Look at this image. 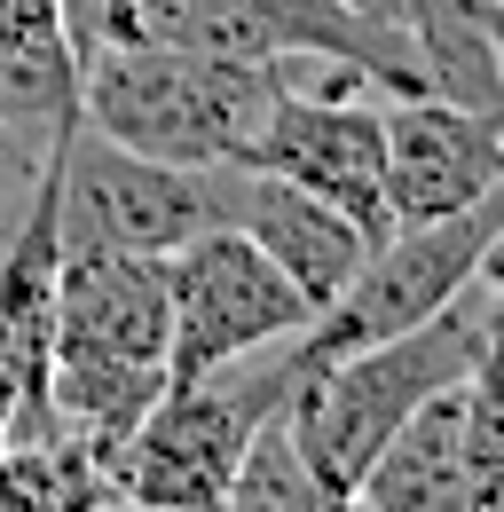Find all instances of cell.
<instances>
[{
    "instance_id": "8",
    "label": "cell",
    "mask_w": 504,
    "mask_h": 512,
    "mask_svg": "<svg viewBox=\"0 0 504 512\" xmlns=\"http://www.w3.org/2000/svg\"><path fill=\"white\" fill-rule=\"evenodd\" d=\"M229 221L300 284V300H308L315 316H323V308L355 284V268L378 253L339 205L292 190V182H276V174H252V166H237V213H229Z\"/></svg>"
},
{
    "instance_id": "16",
    "label": "cell",
    "mask_w": 504,
    "mask_h": 512,
    "mask_svg": "<svg viewBox=\"0 0 504 512\" xmlns=\"http://www.w3.org/2000/svg\"><path fill=\"white\" fill-rule=\"evenodd\" d=\"M16 434H24V394H16V379L0 371V449L16 442Z\"/></svg>"
},
{
    "instance_id": "3",
    "label": "cell",
    "mask_w": 504,
    "mask_h": 512,
    "mask_svg": "<svg viewBox=\"0 0 504 512\" xmlns=\"http://www.w3.org/2000/svg\"><path fill=\"white\" fill-rule=\"evenodd\" d=\"M284 394H292V339L166 386L111 457V497L142 512H221L245 442Z\"/></svg>"
},
{
    "instance_id": "1",
    "label": "cell",
    "mask_w": 504,
    "mask_h": 512,
    "mask_svg": "<svg viewBox=\"0 0 504 512\" xmlns=\"http://www.w3.org/2000/svg\"><path fill=\"white\" fill-rule=\"evenodd\" d=\"M284 71L252 56L174 48V40H111L79 64V119L142 158L174 166H237Z\"/></svg>"
},
{
    "instance_id": "9",
    "label": "cell",
    "mask_w": 504,
    "mask_h": 512,
    "mask_svg": "<svg viewBox=\"0 0 504 512\" xmlns=\"http://www.w3.org/2000/svg\"><path fill=\"white\" fill-rule=\"evenodd\" d=\"M473 379V371H465ZM465 379L426 394L363 465L355 505L363 512H465L473 465H465Z\"/></svg>"
},
{
    "instance_id": "6",
    "label": "cell",
    "mask_w": 504,
    "mask_h": 512,
    "mask_svg": "<svg viewBox=\"0 0 504 512\" xmlns=\"http://www.w3.org/2000/svg\"><path fill=\"white\" fill-rule=\"evenodd\" d=\"M252 174H276L292 190L339 205L371 245L394 237V205H386V134H378L371 95H300L276 87V103L260 111L245 158Z\"/></svg>"
},
{
    "instance_id": "14",
    "label": "cell",
    "mask_w": 504,
    "mask_h": 512,
    "mask_svg": "<svg viewBox=\"0 0 504 512\" xmlns=\"http://www.w3.org/2000/svg\"><path fill=\"white\" fill-rule=\"evenodd\" d=\"M48 150H56V142H32V134L0 127V205H24V197L40 190V166H48Z\"/></svg>"
},
{
    "instance_id": "2",
    "label": "cell",
    "mask_w": 504,
    "mask_h": 512,
    "mask_svg": "<svg viewBox=\"0 0 504 512\" xmlns=\"http://www.w3.org/2000/svg\"><path fill=\"white\" fill-rule=\"evenodd\" d=\"M481 363V292L465 284L434 323L394 331L378 347L331 355V363H292V394H284V426L308 449V465L355 497L363 465L378 457V442L441 386H457Z\"/></svg>"
},
{
    "instance_id": "15",
    "label": "cell",
    "mask_w": 504,
    "mask_h": 512,
    "mask_svg": "<svg viewBox=\"0 0 504 512\" xmlns=\"http://www.w3.org/2000/svg\"><path fill=\"white\" fill-rule=\"evenodd\" d=\"M355 24H371V32H402V0H339ZM410 40V32H402Z\"/></svg>"
},
{
    "instance_id": "11",
    "label": "cell",
    "mask_w": 504,
    "mask_h": 512,
    "mask_svg": "<svg viewBox=\"0 0 504 512\" xmlns=\"http://www.w3.org/2000/svg\"><path fill=\"white\" fill-rule=\"evenodd\" d=\"M402 32L426 95L504 119V0H402Z\"/></svg>"
},
{
    "instance_id": "7",
    "label": "cell",
    "mask_w": 504,
    "mask_h": 512,
    "mask_svg": "<svg viewBox=\"0 0 504 512\" xmlns=\"http://www.w3.org/2000/svg\"><path fill=\"white\" fill-rule=\"evenodd\" d=\"M378 134H386L394 229L449 221V213L504 190V119H481V111L441 103V95H386Z\"/></svg>"
},
{
    "instance_id": "13",
    "label": "cell",
    "mask_w": 504,
    "mask_h": 512,
    "mask_svg": "<svg viewBox=\"0 0 504 512\" xmlns=\"http://www.w3.org/2000/svg\"><path fill=\"white\" fill-rule=\"evenodd\" d=\"M465 465H473L465 512H504V371L489 363H473L465 379Z\"/></svg>"
},
{
    "instance_id": "4",
    "label": "cell",
    "mask_w": 504,
    "mask_h": 512,
    "mask_svg": "<svg viewBox=\"0 0 504 512\" xmlns=\"http://www.w3.org/2000/svg\"><path fill=\"white\" fill-rule=\"evenodd\" d=\"M237 213V166H174L142 158L87 119L56 134V221L63 245H119V253H182L189 237Z\"/></svg>"
},
{
    "instance_id": "12",
    "label": "cell",
    "mask_w": 504,
    "mask_h": 512,
    "mask_svg": "<svg viewBox=\"0 0 504 512\" xmlns=\"http://www.w3.org/2000/svg\"><path fill=\"white\" fill-rule=\"evenodd\" d=\"M221 512H355V497H339L308 465V449L292 442L284 402H276L260 418V434L245 442V457H237V473L221 489Z\"/></svg>"
},
{
    "instance_id": "5",
    "label": "cell",
    "mask_w": 504,
    "mask_h": 512,
    "mask_svg": "<svg viewBox=\"0 0 504 512\" xmlns=\"http://www.w3.org/2000/svg\"><path fill=\"white\" fill-rule=\"evenodd\" d=\"M174 284V347H166V386L205 379L221 363H245L260 347H284L315 323V308L300 300V284L276 260L252 245L237 221L189 237L182 253L166 260Z\"/></svg>"
},
{
    "instance_id": "10",
    "label": "cell",
    "mask_w": 504,
    "mask_h": 512,
    "mask_svg": "<svg viewBox=\"0 0 504 512\" xmlns=\"http://www.w3.org/2000/svg\"><path fill=\"white\" fill-rule=\"evenodd\" d=\"M0 127L32 142L79 127V48L63 0H0Z\"/></svg>"
}]
</instances>
